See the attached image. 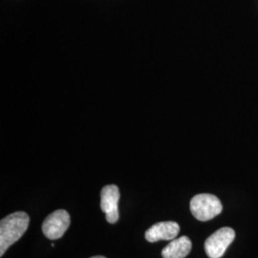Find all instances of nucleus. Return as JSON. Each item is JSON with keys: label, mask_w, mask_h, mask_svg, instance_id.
<instances>
[{"label": "nucleus", "mask_w": 258, "mask_h": 258, "mask_svg": "<svg viewBox=\"0 0 258 258\" xmlns=\"http://www.w3.org/2000/svg\"><path fill=\"white\" fill-rule=\"evenodd\" d=\"M70 226V215L63 210L52 212L42 224V232L48 239L61 238Z\"/></svg>", "instance_id": "20e7f679"}, {"label": "nucleus", "mask_w": 258, "mask_h": 258, "mask_svg": "<svg viewBox=\"0 0 258 258\" xmlns=\"http://www.w3.org/2000/svg\"><path fill=\"white\" fill-rule=\"evenodd\" d=\"M190 212L199 221L212 220L219 215L223 210L221 201L212 194H202L195 195L190 200Z\"/></svg>", "instance_id": "f03ea898"}, {"label": "nucleus", "mask_w": 258, "mask_h": 258, "mask_svg": "<svg viewBox=\"0 0 258 258\" xmlns=\"http://www.w3.org/2000/svg\"><path fill=\"white\" fill-rule=\"evenodd\" d=\"M90 258H106V257H104V256H100V255H99V256H93V257H90Z\"/></svg>", "instance_id": "6e6552de"}, {"label": "nucleus", "mask_w": 258, "mask_h": 258, "mask_svg": "<svg viewBox=\"0 0 258 258\" xmlns=\"http://www.w3.org/2000/svg\"><path fill=\"white\" fill-rule=\"evenodd\" d=\"M119 200L120 190L116 184H108L102 187L101 192V209L105 213L106 220L110 224H115L119 220Z\"/></svg>", "instance_id": "39448f33"}, {"label": "nucleus", "mask_w": 258, "mask_h": 258, "mask_svg": "<svg viewBox=\"0 0 258 258\" xmlns=\"http://www.w3.org/2000/svg\"><path fill=\"white\" fill-rule=\"evenodd\" d=\"M192 248V243L187 236L173 239L162 250L163 258H184Z\"/></svg>", "instance_id": "0eeeda50"}, {"label": "nucleus", "mask_w": 258, "mask_h": 258, "mask_svg": "<svg viewBox=\"0 0 258 258\" xmlns=\"http://www.w3.org/2000/svg\"><path fill=\"white\" fill-rule=\"evenodd\" d=\"M235 238V232L229 227H224L212 233L205 242V250L210 258H221L228 247Z\"/></svg>", "instance_id": "7ed1b4c3"}, {"label": "nucleus", "mask_w": 258, "mask_h": 258, "mask_svg": "<svg viewBox=\"0 0 258 258\" xmlns=\"http://www.w3.org/2000/svg\"><path fill=\"white\" fill-rule=\"evenodd\" d=\"M180 232V226L173 221L159 222L146 231V239L150 243L160 240H173Z\"/></svg>", "instance_id": "423d86ee"}, {"label": "nucleus", "mask_w": 258, "mask_h": 258, "mask_svg": "<svg viewBox=\"0 0 258 258\" xmlns=\"http://www.w3.org/2000/svg\"><path fill=\"white\" fill-rule=\"evenodd\" d=\"M30 217L26 212H17L10 214L0 222V256L19 241L27 231Z\"/></svg>", "instance_id": "f257e3e1"}]
</instances>
